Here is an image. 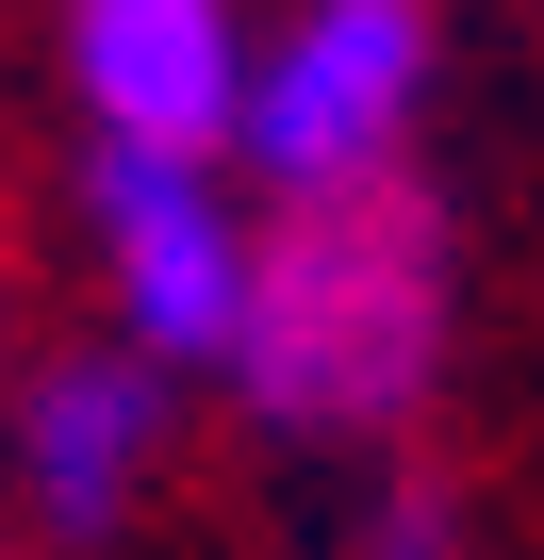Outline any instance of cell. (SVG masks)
Listing matches in <instances>:
<instances>
[{
	"mask_svg": "<svg viewBox=\"0 0 544 560\" xmlns=\"http://www.w3.org/2000/svg\"><path fill=\"white\" fill-rule=\"evenodd\" d=\"M429 100H445V0H264L247 116H231V182L247 198L413 182Z\"/></svg>",
	"mask_w": 544,
	"mask_h": 560,
	"instance_id": "7a4b0ae2",
	"label": "cell"
},
{
	"mask_svg": "<svg viewBox=\"0 0 544 560\" xmlns=\"http://www.w3.org/2000/svg\"><path fill=\"white\" fill-rule=\"evenodd\" d=\"M247 247H264V198H247L231 165H132V149H83V280H100V347L165 363L182 396L231 363Z\"/></svg>",
	"mask_w": 544,
	"mask_h": 560,
	"instance_id": "3957f363",
	"label": "cell"
},
{
	"mask_svg": "<svg viewBox=\"0 0 544 560\" xmlns=\"http://www.w3.org/2000/svg\"><path fill=\"white\" fill-rule=\"evenodd\" d=\"M264 0H50V83L83 149L132 165H231Z\"/></svg>",
	"mask_w": 544,
	"mask_h": 560,
	"instance_id": "277c9868",
	"label": "cell"
},
{
	"mask_svg": "<svg viewBox=\"0 0 544 560\" xmlns=\"http://www.w3.org/2000/svg\"><path fill=\"white\" fill-rule=\"evenodd\" d=\"M331 560H462V494H445V478H380Z\"/></svg>",
	"mask_w": 544,
	"mask_h": 560,
	"instance_id": "8992f818",
	"label": "cell"
},
{
	"mask_svg": "<svg viewBox=\"0 0 544 560\" xmlns=\"http://www.w3.org/2000/svg\"><path fill=\"white\" fill-rule=\"evenodd\" d=\"M165 462H182V380L132 363V347H100V330L34 347L18 396H0V478H18V511L50 544H116L165 494Z\"/></svg>",
	"mask_w": 544,
	"mask_h": 560,
	"instance_id": "5b68a950",
	"label": "cell"
},
{
	"mask_svg": "<svg viewBox=\"0 0 544 560\" xmlns=\"http://www.w3.org/2000/svg\"><path fill=\"white\" fill-rule=\"evenodd\" d=\"M462 363V231L429 182L264 198L247 314H231V412L281 445H396Z\"/></svg>",
	"mask_w": 544,
	"mask_h": 560,
	"instance_id": "6da1fadb",
	"label": "cell"
}]
</instances>
